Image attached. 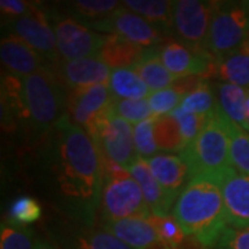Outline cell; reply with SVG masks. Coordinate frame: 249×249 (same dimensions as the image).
Here are the masks:
<instances>
[{"mask_svg":"<svg viewBox=\"0 0 249 249\" xmlns=\"http://www.w3.org/2000/svg\"><path fill=\"white\" fill-rule=\"evenodd\" d=\"M7 222L17 226H25L35 223L42 216V206L32 196H19L9 208Z\"/></svg>","mask_w":249,"mask_h":249,"instance_id":"obj_34","label":"cell"},{"mask_svg":"<svg viewBox=\"0 0 249 249\" xmlns=\"http://www.w3.org/2000/svg\"><path fill=\"white\" fill-rule=\"evenodd\" d=\"M57 39L58 60L72 61L96 57L108 35L98 34L78 19L61 13L57 6H46Z\"/></svg>","mask_w":249,"mask_h":249,"instance_id":"obj_7","label":"cell"},{"mask_svg":"<svg viewBox=\"0 0 249 249\" xmlns=\"http://www.w3.org/2000/svg\"><path fill=\"white\" fill-rule=\"evenodd\" d=\"M104 163V187L100 202L101 223L121 220L134 216L148 217L150 209L145 204L142 188L133 176L114 162Z\"/></svg>","mask_w":249,"mask_h":249,"instance_id":"obj_5","label":"cell"},{"mask_svg":"<svg viewBox=\"0 0 249 249\" xmlns=\"http://www.w3.org/2000/svg\"><path fill=\"white\" fill-rule=\"evenodd\" d=\"M213 73L220 82L249 90V42L238 50L214 60Z\"/></svg>","mask_w":249,"mask_h":249,"instance_id":"obj_25","label":"cell"},{"mask_svg":"<svg viewBox=\"0 0 249 249\" xmlns=\"http://www.w3.org/2000/svg\"><path fill=\"white\" fill-rule=\"evenodd\" d=\"M154 136L160 154H181L186 148L178 121L172 115L154 116Z\"/></svg>","mask_w":249,"mask_h":249,"instance_id":"obj_28","label":"cell"},{"mask_svg":"<svg viewBox=\"0 0 249 249\" xmlns=\"http://www.w3.org/2000/svg\"><path fill=\"white\" fill-rule=\"evenodd\" d=\"M160 57L166 70L178 79L209 75L214 72V58L205 50H198L176 39L158 47Z\"/></svg>","mask_w":249,"mask_h":249,"instance_id":"obj_12","label":"cell"},{"mask_svg":"<svg viewBox=\"0 0 249 249\" xmlns=\"http://www.w3.org/2000/svg\"><path fill=\"white\" fill-rule=\"evenodd\" d=\"M126 170L133 176L137 184L142 188V193L145 199V204L150 209V213L155 216L169 214L172 206H175L176 202L169 198V196L162 190V187L152 176L147 160L139 158Z\"/></svg>","mask_w":249,"mask_h":249,"instance_id":"obj_19","label":"cell"},{"mask_svg":"<svg viewBox=\"0 0 249 249\" xmlns=\"http://www.w3.org/2000/svg\"><path fill=\"white\" fill-rule=\"evenodd\" d=\"M170 115L178 121L186 147H188L191 142L196 140L198 134L201 133V130L204 129L208 119H209V116L196 115V114H193V112H188L186 109H183L181 107L176 108Z\"/></svg>","mask_w":249,"mask_h":249,"instance_id":"obj_37","label":"cell"},{"mask_svg":"<svg viewBox=\"0 0 249 249\" xmlns=\"http://www.w3.org/2000/svg\"><path fill=\"white\" fill-rule=\"evenodd\" d=\"M61 244L64 249H132L103 226H83L67 232Z\"/></svg>","mask_w":249,"mask_h":249,"instance_id":"obj_21","label":"cell"},{"mask_svg":"<svg viewBox=\"0 0 249 249\" xmlns=\"http://www.w3.org/2000/svg\"><path fill=\"white\" fill-rule=\"evenodd\" d=\"M216 1L204 0H178L173 11L172 36L176 40L206 52L211 21Z\"/></svg>","mask_w":249,"mask_h":249,"instance_id":"obj_10","label":"cell"},{"mask_svg":"<svg viewBox=\"0 0 249 249\" xmlns=\"http://www.w3.org/2000/svg\"><path fill=\"white\" fill-rule=\"evenodd\" d=\"M148 220L158 232L160 241L169 249H178L186 240V232L183 231V229L173 217V214H165V216L150 214Z\"/></svg>","mask_w":249,"mask_h":249,"instance_id":"obj_31","label":"cell"},{"mask_svg":"<svg viewBox=\"0 0 249 249\" xmlns=\"http://www.w3.org/2000/svg\"><path fill=\"white\" fill-rule=\"evenodd\" d=\"M89 136L96 142L103 162H114L127 169L139 160L133 139V124L124 121L109 108L91 127Z\"/></svg>","mask_w":249,"mask_h":249,"instance_id":"obj_8","label":"cell"},{"mask_svg":"<svg viewBox=\"0 0 249 249\" xmlns=\"http://www.w3.org/2000/svg\"><path fill=\"white\" fill-rule=\"evenodd\" d=\"M173 217L187 237L202 247H216L229 227L222 190L213 180H190L173 206Z\"/></svg>","mask_w":249,"mask_h":249,"instance_id":"obj_2","label":"cell"},{"mask_svg":"<svg viewBox=\"0 0 249 249\" xmlns=\"http://www.w3.org/2000/svg\"><path fill=\"white\" fill-rule=\"evenodd\" d=\"M22 90L28 134L40 142L67 115L68 91L50 68L24 78Z\"/></svg>","mask_w":249,"mask_h":249,"instance_id":"obj_3","label":"cell"},{"mask_svg":"<svg viewBox=\"0 0 249 249\" xmlns=\"http://www.w3.org/2000/svg\"><path fill=\"white\" fill-rule=\"evenodd\" d=\"M133 139L136 151L142 160H150L158 155V147L154 136V116L133 126Z\"/></svg>","mask_w":249,"mask_h":249,"instance_id":"obj_36","label":"cell"},{"mask_svg":"<svg viewBox=\"0 0 249 249\" xmlns=\"http://www.w3.org/2000/svg\"><path fill=\"white\" fill-rule=\"evenodd\" d=\"M133 71L148 86L151 93L172 88L178 80V78L172 75L166 70V67L163 65V62H162L160 57L158 47L147 49L142 61L134 67Z\"/></svg>","mask_w":249,"mask_h":249,"instance_id":"obj_26","label":"cell"},{"mask_svg":"<svg viewBox=\"0 0 249 249\" xmlns=\"http://www.w3.org/2000/svg\"><path fill=\"white\" fill-rule=\"evenodd\" d=\"M176 1L169 0H124L122 6L136 13L165 36H172Z\"/></svg>","mask_w":249,"mask_h":249,"instance_id":"obj_23","label":"cell"},{"mask_svg":"<svg viewBox=\"0 0 249 249\" xmlns=\"http://www.w3.org/2000/svg\"><path fill=\"white\" fill-rule=\"evenodd\" d=\"M247 119H248V133H249V90H247Z\"/></svg>","mask_w":249,"mask_h":249,"instance_id":"obj_41","label":"cell"},{"mask_svg":"<svg viewBox=\"0 0 249 249\" xmlns=\"http://www.w3.org/2000/svg\"><path fill=\"white\" fill-rule=\"evenodd\" d=\"M249 42V1H216L206 52L214 60Z\"/></svg>","mask_w":249,"mask_h":249,"instance_id":"obj_6","label":"cell"},{"mask_svg":"<svg viewBox=\"0 0 249 249\" xmlns=\"http://www.w3.org/2000/svg\"><path fill=\"white\" fill-rule=\"evenodd\" d=\"M152 176L175 202L190 183V170L180 155L158 154L147 160Z\"/></svg>","mask_w":249,"mask_h":249,"instance_id":"obj_18","label":"cell"},{"mask_svg":"<svg viewBox=\"0 0 249 249\" xmlns=\"http://www.w3.org/2000/svg\"><path fill=\"white\" fill-rule=\"evenodd\" d=\"M180 157L188 166L190 180L194 178L213 180L224 170L231 168L230 137L217 108L213 115L209 116L198 137L184 148Z\"/></svg>","mask_w":249,"mask_h":249,"instance_id":"obj_4","label":"cell"},{"mask_svg":"<svg viewBox=\"0 0 249 249\" xmlns=\"http://www.w3.org/2000/svg\"><path fill=\"white\" fill-rule=\"evenodd\" d=\"M1 249H35L36 241L34 231L25 226H17L6 222L0 229Z\"/></svg>","mask_w":249,"mask_h":249,"instance_id":"obj_32","label":"cell"},{"mask_svg":"<svg viewBox=\"0 0 249 249\" xmlns=\"http://www.w3.org/2000/svg\"><path fill=\"white\" fill-rule=\"evenodd\" d=\"M112 100L114 97L108 85L70 90L67 116L72 124H78L89 133L98 119L109 109Z\"/></svg>","mask_w":249,"mask_h":249,"instance_id":"obj_13","label":"cell"},{"mask_svg":"<svg viewBox=\"0 0 249 249\" xmlns=\"http://www.w3.org/2000/svg\"><path fill=\"white\" fill-rule=\"evenodd\" d=\"M6 34L17 36L50 65L58 61L57 39L46 6L35 3L27 16L3 24Z\"/></svg>","mask_w":249,"mask_h":249,"instance_id":"obj_9","label":"cell"},{"mask_svg":"<svg viewBox=\"0 0 249 249\" xmlns=\"http://www.w3.org/2000/svg\"><path fill=\"white\" fill-rule=\"evenodd\" d=\"M35 249H58L55 245L50 244L49 241H43V240H37L36 241V247Z\"/></svg>","mask_w":249,"mask_h":249,"instance_id":"obj_40","label":"cell"},{"mask_svg":"<svg viewBox=\"0 0 249 249\" xmlns=\"http://www.w3.org/2000/svg\"><path fill=\"white\" fill-rule=\"evenodd\" d=\"M222 115V114H220ZM223 116V115H222ZM230 137V155L235 169L249 178V133L223 116Z\"/></svg>","mask_w":249,"mask_h":249,"instance_id":"obj_29","label":"cell"},{"mask_svg":"<svg viewBox=\"0 0 249 249\" xmlns=\"http://www.w3.org/2000/svg\"><path fill=\"white\" fill-rule=\"evenodd\" d=\"M216 96L217 111L232 124L248 132L247 119V90L226 82L212 85Z\"/></svg>","mask_w":249,"mask_h":249,"instance_id":"obj_22","label":"cell"},{"mask_svg":"<svg viewBox=\"0 0 249 249\" xmlns=\"http://www.w3.org/2000/svg\"><path fill=\"white\" fill-rule=\"evenodd\" d=\"M35 3L31 1H24V0H1L0 1V11L3 21L10 22L18 18L27 16L28 13L32 10Z\"/></svg>","mask_w":249,"mask_h":249,"instance_id":"obj_39","label":"cell"},{"mask_svg":"<svg viewBox=\"0 0 249 249\" xmlns=\"http://www.w3.org/2000/svg\"><path fill=\"white\" fill-rule=\"evenodd\" d=\"M147 49L129 42L124 37L115 35H108L106 43L103 45L97 57L114 70H133L142 61Z\"/></svg>","mask_w":249,"mask_h":249,"instance_id":"obj_20","label":"cell"},{"mask_svg":"<svg viewBox=\"0 0 249 249\" xmlns=\"http://www.w3.org/2000/svg\"><path fill=\"white\" fill-rule=\"evenodd\" d=\"M216 247L217 249H249V226L240 229L227 227Z\"/></svg>","mask_w":249,"mask_h":249,"instance_id":"obj_38","label":"cell"},{"mask_svg":"<svg viewBox=\"0 0 249 249\" xmlns=\"http://www.w3.org/2000/svg\"><path fill=\"white\" fill-rule=\"evenodd\" d=\"M0 60L6 73L27 78L50 68V64L17 36L6 34L0 42Z\"/></svg>","mask_w":249,"mask_h":249,"instance_id":"obj_16","label":"cell"},{"mask_svg":"<svg viewBox=\"0 0 249 249\" xmlns=\"http://www.w3.org/2000/svg\"><path fill=\"white\" fill-rule=\"evenodd\" d=\"M121 6L122 1L116 0H73L61 3L57 6V9L90 27L100 21H104Z\"/></svg>","mask_w":249,"mask_h":249,"instance_id":"obj_24","label":"cell"},{"mask_svg":"<svg viewBox=\"0 0 249 249\" xmlns=\"http://www.w3.org/2000/svg\"><path fill=\"white\" fill-rule=\"evenodd\" d=\"M89 28L103 35H115L124 37L129 42L142 46L144 49L160 47L166 42L168 36L160 34L136 13L127 10L124 6L114 11L104 21L93 24Z\"/></svg>","mask_w":249,"mask_h":249,"instance_id":"obj_11","label":"cell"},{"mask_svg":"<svg viewBox=\"0 0 249 249\" xmlns=\"http://www.w3.org/2000/svg\"><path fill=\"white\" fill-rule=\"evenodd\" d=\"M101 226L132 249H169L160 241L148 217L134 216L101 223Z\"/></svg>","mask_w":249,"mask_h":249,"instance_id":"obj_17","label":"cell"},{"mask_svg":"<svg viewBox=\"0 0 249 249\" xmlns=\"http://www.w3.org/2000/svg\"><path fill=\"white\" fill-rule=\"evenodd\" d=\"M180 107L196 115L212 116L217 108L213 86L204 79L196 89L187 93Z\"/></svg>","mask_w":249,"mask_h":249,"instance_id":"obj_30","label":"cell"},{"mask_svg":"<svg viewBox=\"0 0 249 249\" xmlns=\"http://www.w3.org/2000/svg\"><path fill=\"white\" fill-rule=\"evenodd\" d=\"M108 88L114 98L144 100L150 97L151 90L133 70H114L108 80Z\"/></svg>","mask_w":249,"mask_h":249,"instance_id":"obj_27","label":"cell"},{"mask_svg":"<svg viewBox=\"0 0 249 249\" xmlns=\"http://www.w3.org/2000/svg\"><path fill=\"white\" fill-rule=\"evenodd\" d=\"M43 142L42 172L54 205L82 226H94L104 187L96 142L67 115Z\"/></svg>","mask_w":249,"mask_h":249,"instance_id":"obj_1","label":"cell"},{"mask_svg":"<svg viewBox=\"0 0 249 249\" xmlns=\"http://www.w3.org/2000/svg\"><path fill=\"white\" fill-rule=\"evenodd\" d=\"M50 71L64 85L67 91H70L97 85H108L112 70L96 55L72 61L58 60L50 65Z\"/></svg>","mask_w":249,"mask_h":249,"instance_id":"obj_14","label":"cell"},{"mask_svg":"<svg viewBox=\"0 0 249 249\" xmlns=\"http://www.w3.org/2000/svg\"><path fill=\"white\" fill-rule=\"evenodd\" d=\"M184 96L186 94L175 86L151 93L147 101L151 108L152 116L170 115L176 108L180 107Z\"/></svg>","mask_w":249,"mask_h":249,"instance_id":"obj_35","label":"cell"},{"mask_svg":"<svg viewBox=\"0 0 249 249\" xmlns=\"http://www.w3.org/2000/svg\"><path fill=\"white\" fill-rule=\"evenodd\" d=\"M214 183L222 190L229 227L249 226V178L242 175L234 166L224 170Z\"/></svg>","mask_w":249,"mask_h":249,"instance_id":"obj_15","label":"cell"},{"mask_svg":"<svg viewBox=\"0 0 249 249\" xmlns=\"http://www.w3.org/2000/svg\"><path fill=\"white\" fill-rule=\"evenodd\" d=\"M111 109L124 121L130 124H137L152 118V111L147 98L144 100H119L114 98L111 103Z\"/></svg>","mask_w":249,"mask_h":249,"instance_id":"obj_33","label":"cell"}]
</instances>
